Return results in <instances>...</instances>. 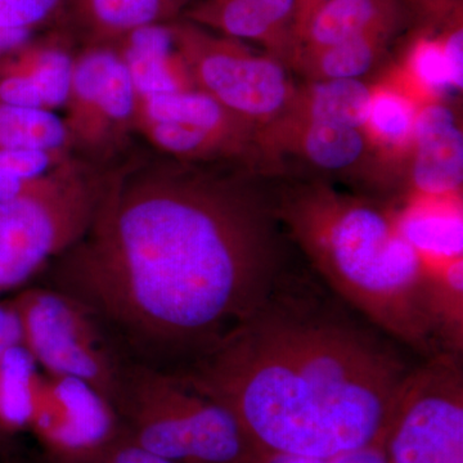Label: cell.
<instances>
[{
  "label": "cell",
  "instance_id": "cell-1",
  "mask_svg": "<svg viewBox=\"0 0 463 463\" xmlns=\"http://www.w3.org/2000/svg\"><path fill=\"white\" fill-rule=\"evenodd\" d=\"M128 359L178 371L254 312L282 279L273 203L251 179L130 152L85 236L52 261Z\"/></svg>",
  "mask_w": 463,
  "mask_h": 463
},
{
  "label": "cell",
  "instance_id": "cell-2",
  "mask_svg": "<svg viewBox=\"0 0 463 463\" xmlns=\"http://www.w3.org/2000/svg\"><path fill=\"white\" fill-rule=\"evenodd\" d=\"M344 306L283 274L254 312L174 373L224 405L260 452L328 458L383 444L413 368Z\"/></svg>",
  "mask_w": 463,
  "mask_h": 463
},
{
  "label": "cell",
  "instance_id": "cell-3",
  "mask_svg": "<svg viewBox=\"0 0 463 463\" xmlns=\"http://www.w3.org/2000/svg\"><path fill=\"white\" fill-rule=\"evenodd\" d=\"M273 205L332 294L416 352L443 353L430 274L394 212L323 182L289 187Z\"/></svg>",
  "mask_w": 463,
  "mask_h": 463
},
{
  "label": "cell",
  "instance_id": "cell-4",
  "mask_svg": "<svg viewBox=\"0 0 463 463\" xmlns=\"http://www.w3.org/2000/svg\"><path fill=\"white\" fill-rule=\"evenodd\" d=\"M116 410L125 437L174 463H255L263 455L224 405L174 371L128 362Z\"/></svg>",
  "mask_w": 463,
  "mask_h": 463
},
{
  "label": "cell",
  "instance_id": "cell-5",
  "mask_svg": "<svg viewBox=\"0 0 463 463\" xmlns=\"http://www.w3.org/2000/svg\"><path fill=\"white\" fill-rule=\"evenodd\" d=\"M116 164L71 156L0 203V295L25 285L83 239Z\"/></svg>",
  "mask_w": 463,
  "mask_h": 463
},
{
  "label": "cell",
  "instance_id": "cell-6",
  "mask_svg": "<svg viewBox=\"0 0 463 463\" xmlns=\"http://www.w3.org/2000/svg\"><path fill=\"white\" fill-rule=\"evenodd\" d=\"M12 301L23 345L42 373L84 381L118 407L130 359L99 317L52 286L23 289Z\"/></svg>",
  "mask_w": 463,
  "mask_h": 463
},
{
  "label": "cell",
  "instance_id": "cell-7",
  "mask_svg": "<svg viewBox=\"0 0 463 463\" xmlns=\"http://www.w3.org/2000/svg\"><path fill=\"white\" fill-rule=\"evenodd\" d=\"M174 44L197 90L259 128L288 105L295 87L282 62L259 56L236 39L214 35L191 23H170Z\"/></svg>",
  "mask_w": 463,
  "mask_h": 463
},
{
  "label": "cell",
  "instance_id": "cell-8",
  "mask_svg": "<svg viewBox=\"0 0 463 463\" xmlns=\"http://www.w3.org/2000/svg\"><path fill=\"white\" fill-rule=\"evenodd\" d=\"M383 448L388 463H463V374L458 355L439 353L411 371Z\"/></svg>",
  "mask_w": 463,
  "mask_h": 463
},
{
  "label": "cell",
  "instance_id": "cell-9",
  "mask_svg": "<svg viewBox=\"0 0 463 463\" xmlns=\"http://www.w3.org/2000/svg\"><path fill=\"white\" fill-rule=\"evenodd\" d=\"M137 91L114 47H83L75 56L63 118L72 155L111 165L132 151Z\"/></svg>",
  "mask_w": 463,
  "mask_h": 463
},
{
  "label": "cell",
  "instance_id": "cell-10",
  "mask_svg": "<svg viewBox=\"0 0 463 463\" xmlns=\"http://www.w3.org/2000/svg\"><path fill=\"white\" fill-rule=\"evenodd\" d=\"M50 463L96 455L123 435L118 410L84 381L42 373L29 429Z\"/></svg>",
  "mask_w": 463,
  "mask_h": 463
},
{
  "label": "cell",
  "instance_id": "cell-11",
  "mask_svg": "<svg viewBox=\"0 0 463 463\" xmlns=\"http://www.w3.org/2000/svg\"><path fill=\"white\" fill-rule=\"evenodd\" d=\"M259 158L294 156L326 172H349L376 154L364 130L281 112L257 133Z\"/></svg>",
  "mask_w": 463,
  "mask_h": 463
},
{
  "label": "cell",
  "instance_id": "cell-12",
  "mask_svg": "<svg viewBox=\"0 0 463 463\" xmlns=\"http://www.w3.org/2000/svg\"><path fill=\"white\" fill-rule=\"evenodd\" d=\"M0 57V103L53 111L65 106L74 69V41L56 29Z\"/></svg>",
  "mask_w": 463,
  "mask_h": 463
},
{
  "label": "cell",
  "instance_id": "cell-13",
  "mask_svg": "<svg viewBox=\"0 0 463 463\" xmlns=\"http://www.w3.org/2000/svg\"><path fill=\"white\" fill-rule=\"evenodd\" d=\"M411 157L414 194H461L463 136L455 114L448 106L435 102L420 108Z\"/></svg>",
  "mask_w": 463,
  "mask_h": 463
},
{
  "label": "cell",
  "instance_id": "cell-14",
  "mask_svg": "<svg viewBox=\"0 0 463 463\" xmlns=\"http://www.w3.org/2000/svg\"><path fill=\"white\" fill-rule=\"evenodd\" d=\"M187 0H67L57 29L83 47H114L141 27L172 23Z\"/></svg>",
  "mask_w": 463,
  "mask_h": 463
},
{
  "label": "cell",
  "instance_id": "cell-15",
  "mask_svg": "<svg viewBox=\"0 0 463 463\" xmlns=\"http://www.w3.org/2000/svg\"><path fill=\"white\" fill-rule=\"evenodd\" d=\"M169 24L134 30L114 45L132 79L137 96L197 90L174 44Z\"/></svg>",
  "mask_w": 463,
  "mask_h": 463
},
{
  "label": "cell",
  "instance_id": "cell-16",
  "mask_svg": "<svg viewBox=\"0 0 463 463\" xmlns=\"http://www.w3.org/2000/svg\"><path fill=\"white\" fill-rule=\"evenodd\" d=\"M404 239L419 252L423 264L462 259V196L412 194L401 212H394Z\"/></svg>",
  "mask_w": 463,
  "mask_h": 463
},
{
  "label": "cell",
  "instance_id": "cell-17",
  "mask_svg": "<svg viewBox=\"0 0 463 463\" xmlns=\"http://www.w3.org/2000/svg\"><path fill=\"white\" fill-rule=\"evenodd\" d=\"M395 20L394 0H330L310 18L289 65L300 54L315 53L379 27L394 26Z\"/></svg>",
  "mask_w": 463,
  "mask_h": 463
},
{
  "label": "cell",
  "instance_id": "cell-18",
  "mask_svg": "<svg viewBox=\"0 0 463 463\" xmlns=\"http://www.w3.org/2000/svg\"><path fill=\"white\" fill-rule=\"evenodd\" d=\"M371 97L373 88L358 79L309 81L295 88L282 112L364 130Z\"/></svg>",
  "mask_w": 463,
  "mask_h": 463
},
{
  "label": "cell",
  "instance_id": "cell-19",
  "mask_svg": "<svg viewBox=\"0 0 463 463\" xmlns=\"http://www.w3.org/2000/svg\"><path fill=\"white\" fill-rule=\"evenodd\" d=\"M420 106L397 85L373 88L364 133L383 160H399L412 152L414 123Z\"/></svg>",
  "mask_w": 463,
  "mask_h": 463
},
{
  "label": "cell",
  "instance_id": "cell-20",
  "mask_svg": "<svg viewBox=\"0 0 463 463\" xmlns=\"http://www.w3.org/2000/svg\"><path fill=\"white\" fill-rule=\"evenodd\" d=\"M392 29L379 27L315 53L300 54L289 66L309 81L359 79L379 61Z\"/></svg>",
  "mask_w": 463,
  "mask_h": 463
},
{
  "label": "cell",
  "instance_id": "cell-21",
  "mask_svg": "<svg viewBox=\"0 0 463 463\" xmlns=\"http://www.w3.org/2000/svg\"><path fill=\"white\" fill-rule=\"evenodd\" d=\"M42 373L24 345L0 358V441L29 429Z\"/></svg>",
  "mask_w": 463,
  "mask_h": 463
},
{
  "label": "cell",
  "instance_id": "cell-22",
  "mask_svg": "<svg viewBox=\"0 0 463 463\" xmlns=\"http://www.w3.org/2000/svg\"><path fill=\"white\" fill-rule=\"evenodd\" d=\"M0 149L71 152L63 118L53 111L0 103Z\"/></svg>",
  "mask_w": 463,
  "mask_h": 463
},
{
  "label": "cell",
  "instance_id": "cell-23",
  "mask_svg": "<svg viewBox=\"0 0 463 463\" xmlns=\"http://www.w3.org/2000/svg\"><path fill=\"white\" fill-rule=\"evenodd\" d=\"M67 0H0V30L32 33L36 27L60 24Z\"/></svg>",
  "mask_w": 463,
  "mask_h": 463
},
{
  "label": "cell",
  "instance_id": "cell-24",
  "mask_svg": "<svg viewBox=\"0 0 463 463\" xmlns=\"http://www.w3.org/2000/svg\"><path fill=\"white\" fill-rule=\"evenodd\" d=\"M67 151L42 149H0V172L11 174L26 182H33L51 173L70 157Z\"/></svg>",
  "mask_w": 463,
  "mask_h": 463
},
{
  "label": "cell",
  "instance_id": "cell-25",
  "mask_svg": "<svg viewBox=\"0 0 463 463\" xmlns=\"http://www.w3.org/2000/svg\"><path fill=\"white\" fill-rule=\"evenodd\" d=\"M74 463H174L137 446L121 435L96 455Z\"/></svg>",
  "mask_w": 463,
  "mask_h": 463
},
{
  "label": "cell",
  "instance_id": "cell-26",
  "mask_svg": "<svg viewBox=\"0 0 463 463\" xmlns=\"http://www.w3.org/2000/svg\"><path fill=\"white\" fill-rule=\"evenodd\" d=\"M270 21L291 36L295 42L294 24L297 14V0H249ZM297 47V43H295Z\"/></svg>",
  "mask_w": 463,
  "mask_h": 463
},
{
  "label": "cell",
  "instance_id": "cell-27",
  "mask_svg": "<svg viewBox=\"0 0 463 463\" xmlns=\"http://www.w3.org/2000/svg\"><path fill=\"white\" fill-rule=\"evenodd\" d=\"M18 345H23V328L14 301L9 298L0 301V358Z\"/></svg>",
  "mask_w": 463,
  "mask_h": 463
},
{
  "label": "cell",
  "instance_id": "cell-28",
  "mask_svg": "<svg viewBox=\"0 0 463 463\" xmlns=\"http://www.w3.org/2000/svg\"><path fill=\"white\" fill-rule=\"evenodd\" d=\"M446 53L448 66L452 75L453 88L462 90L463 84V32L461 27L450 33L446 41L441 42Z\"/></svg>",
  "mask_w": 463,
  "mask_h": 463
},
{
  "label": "cell",
  "instance_id": "cell-29",
  "mask_svg": "<svg viewBox=\"0 0 463 463\" xmlns=\"http://www.w3.org/2000/svg\"><path fill=\"white\" fill-rule=\"evenodd\" d=\"M316 463H388V457L383 444H374L343 455L318 458Z\"/></svg>",
  "mask_w": 463,
  "mask_h": 463
},
{
  "label": "cell",
  "instance_id": "cell-30",
  "mask_svg": "<svg viewBox=\"0 0 463 463\" xmlns=\"http://www.w3.org/2000/svg\"><path fill=\"white\" fill-rule=\"evenodd\" d=\"M328 2H330V0H297V14H295L294 24V35L297 48L298 39L303 35L304 30H306L310 18L316 14L317 9L321 8L323 5Z\"/></svg>",
  "mask_w": 463,
  "mask_h": 463
},
{
  "label": "cell",
  "instance_id": "cell-31",
  "mask_svg": "<svg viewBox=\"0 0 463 463\" xmlns=\"http://www.w3.org/2000/svg\"><path fill=\"white\" fill-rule=\"evenodd\" d=\"M30 35L32 33L20 30H0V57L30 41Z\"/></svg>",
  "mask_w": 463,
  "mask_h": 463
},
{
  "label": "cell",
  "instance_id": "cell-32",
  "mask_svg": "<svg viewBox=\"0 0 463 463\" xmlns=\"http://www.w3.org/2000/svg\"><path fill=\"white\" fill-rule=\"evenodd\" d=\"M0 463H9V462H0Z\"/></svg>",
  "mask_w": 463,
  "mask_h": 463
}]
</instances>
